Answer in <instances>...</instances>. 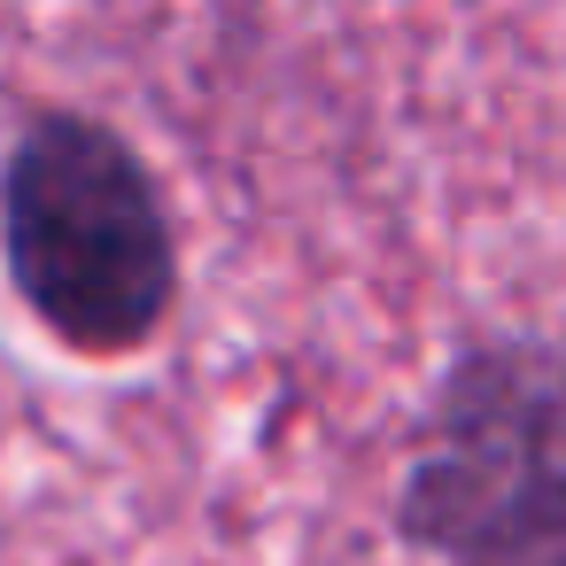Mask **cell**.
<instances>
[{
	"mask_svg": "<svg viewBox=\"0 0 566 566\" xmlns=\"http://www.w3.org/2000/svg\"><path fill=\"white\" fill-rule=\"evenodd\" d=\"M0 249L32 318L86 349L117 357L148 342L171 311V218L148 164L94 117H32L0 164Z\"/></svg>",
	"mask_w": 566,
	"mask_h": 566,
	"instance_id": "6da1fadb",
	"label": "cell"
},
{
	"mask_svg": "<svg viewBox=\"0 0 566 566\" xmlns=\"http://www.w3.org/2000/svg\"><path fill=\"white\" fill-rule=\"evenodd\" d=\"M403 535L442 566H566V357H458L403 481Z\"/></svg>",
	"mask_w": 566,
	"mask_h": 566,
	"instance_id": "7a4b0ae2",
	"label": "cell"
}]
</instances>
